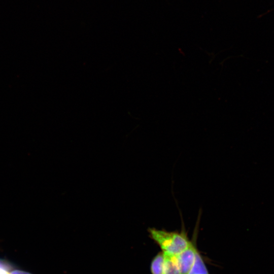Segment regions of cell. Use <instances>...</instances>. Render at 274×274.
I'll list each match as a JSON object with an SVG mask.
<instances>
[{
  "instance_id": "1",
  "label": "cell",
  "mask_w": 274,
  "mask_h": 274,
  "mask_svg": "<svg viewBox=\"0 0 274 274\" xmlns=\"http://www.w3.org/2000/svg\"><path fill=\"white\" fill-rule=\"evenodd\" d=\"M148 232L150 238L166 255H177L186 249L191 242L184 229L178 232L151 228Z\"/></svg>"
},
{
  "instance_id": "6",
  "label": "cell",
  "mask_w": 274,
  "mask_h": 274,
  "mask_svg": "<svg viewBox=\"0 0 274 274\" xmlns=\"http://www.w3.org/2000/svg\"><path fill=\"white\" fill-rule=\"evenodd\" d=\"M0 268L5 270L7 271L9 270L11 271L13 269V266L9 262L4 259H0Z\"/></svg>"
},
{
  "instance_id": "4",
  "label": "cell",
  "mask_w": 274,
  "mask_h": 274,
  "mask_svg": "<svg viewBox=\"0 0 274 274\" xmlns=\"http://www.w3.org/2000/svg\"><path fill=\"white\" fill-rule=\"evenodd\" d=\"M165 256L161 252L157 254L153 258L150 264L152 274H163L164 266Z\"/></svg>"
},
{
  "instance_id": "8",
  "label": "cell",
  "mask_w": 274,
  "mask_h": 274,
  "mask_svg": "<svg viewBox=\"0 0 274 274\" xmlns=\"http://www.w3.org/2000/svg\"><path fill=\"white\" fill-rule=\"evenodd\" d=\"M0 274H10L8 271L0 268Z\"/></svg>"
},
{
  "instance_id": "3",
  "label": "cell",
  "mask_w": 274,
  "mask_h": 274,
  "mask_svg": "<svg viewBox=\"0 0 274 274\" xmlns=\"http://www.w3.org/2000/svg\"><path fill=\"white\" fill-rule=\"evenodd\" d=\"M164 256L165 261L163 274H181L176 256L166 254H164Z\"/></svg>"
},
{
  "instance_id": "7",
  "label": "cell",
  "mask_w": 274,
  "mask_h": 274,
  "mask_svg": "<svg viewBox=\"0 0 274 274\" xmlns=\"http://www.w3.org/2000/svg\"><path fill=\"white\" fill-rule=\"evenodd\" d=\"M10 274H31L28 272L22 271L21 270L15 269L11 270Z\"/></svg>"
},
{
  "instance_id": "5",
  "label": "cell",
  "mask_w": 274,
  "mask_h": 274,
  "mask_svg": "<svg viewBox=\"0 0 274 274\" xmlns=\"http://www.w3.org/2000/svg\"><path fill=\"white\" fill-rule=\"evenodd\" d=\"M188 274H209L208 268L198 251H197L194 262Z\"/></svg>"
},
{
  "instance_id": "2",
  "label": "cell",
  "mask_w": 274,
  "mask_h": 274,
  "mask_svg": "<svg viewBox=\"0 0 274 274\" xmlns=\"http://www.w3.org/2000/svg\"><path fill=\"white\" fill-rule=\"evenodd\" d=\"M197 249L194 244L190 242L188 246L176 256L181 274H188L195 261Z\"/></svg>"
}]
</instances>
